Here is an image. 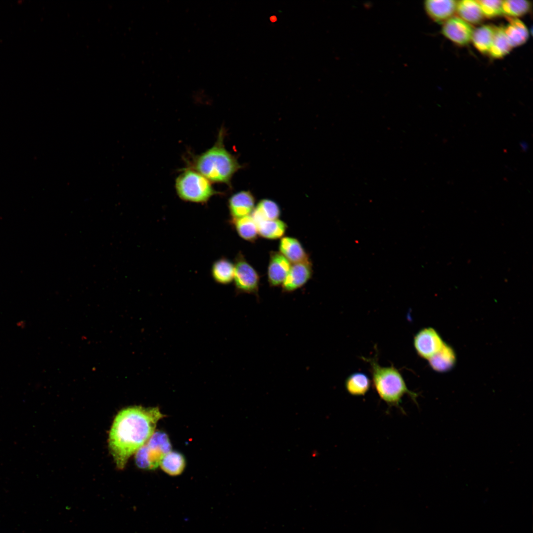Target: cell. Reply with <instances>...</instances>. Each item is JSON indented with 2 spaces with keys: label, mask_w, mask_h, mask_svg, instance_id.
Masks as SVG:
<instances>
[{
  "label": "cell",
  "mask_w": 533,
  "mask_h": 533,
  "mask_svg": "<svg viewBox=\"0 0 533 533\" xmlns=\"http://www.w3.org/2000/svg\"><path fill=\"white\" fill-rule=\"evenodd\" d=\"M163 416L158 407L132 406L118 413L108 439L109 450L118 469H123L130 457L147 442Z\"/></svg>",
  "instance_id": "obj_1"
},
{
  "label": "cell",
  "mask_w": 533,
  "mask_h": 533,
  "mask_svg": "<svg viewBox=\"0 0 533 533\" xmlns=\"http://www.w3.org/2000/svg\"><path fill=\"white\" fill-rule=\"evenodd\" d=\"M225 135V130L222 128L213 146L194 156L188 168L198 172L212 183L225 184L231 187L232 178L243 166L226 149Z\"/></svg>",
  "instance_id": "obj_2"
},
{
  "label": "cell",
  "mask_w": 533,
  "mask_h": 533,
  "mask_svg": "<svg viewBox=\"0 0 533 533\" xmlns=\"http://www.w3.org/2000/svg\"><path fill=\"white\" fill-rule=\"evenodd\" d=\"M362 358L370 364L372 383L376 391L388 406L397 407L402 411L401 404L405 395H408L418 404V394L408 388L402 374L397 368L393 366H381L375 358Z\"/></svg>",
  "instance_id": "obj_3"
},
{
  "label": "cell",
  "mask_w": 533,
  "mask_h": 533,
  "mask_svg": "<svg viewBox=\"0 0 533 533\" xmlns=\"http://www.w3.org/2000/svg\"><path fill=\"white\" fill-rule=\"evenodd\" d=\"M175 187L178 196L182 200L196 203H205L219 193L210 181L189 168L183 170L176 178Z\"/></svg>",
  "instance_id": "obj_4"
},
{
  "label": "cell",
  "mask_w": 533,
  "mask_h": 533,
  "mask_svg": "<svg viewBox=\"0 0 533 533\" xmlns=\"http://www.w3.org/2000/svg\"><path fill=\"white\" fill-rule=\"evenodd\" d=\"M171 450V445L167 435L162 431L155 432L135 453L136 464L141 469H154Z\"/></svg>",
  "instance_id": "obj_5"
},
{
  "label": "cell",
  "mask_w": 533,
  "mask_h": 533,
  "mask_svg": "<svg viewBox=\"0 0 533 533\" xmlns=\"http://www.w3.org/2000/svg\"><path fill=\"white\" fill-rule=\"evenodd\" d=\"M234 265L233 281L237 292L258 296L260 284L259 275L247 261L242 253L239 252L237 254Z\"/></svg>",
  "instance_id": "obj_6"
},
{
  "label": "cell",
  "mask_w": 533,
  "mask_h": 533,
  "mask_svg": "<svg viewBox=\"0 0 533 533\" xmlns=\"http://www.w3.org/2000/svg\"><path fill=\"white\" fill-rule=\"evenodd\" d=\"M444 342L439 333L433 328L419 330L414 336L413 345L418 355L429 360L442 348Z\"/></svg>",
  "instance_id": "obj_7"
},
{
  "label": "cell",
  "mask_w": 533,
  "mask_h": 533,
  "mask_svg": "<svg viewBox=\"0 0 533 533\" xmlns=\"http://www.w3.org/2000/svg\"><path fill=\"white\" fill-rule=\"evenodd\" d=\"M473 29L470 24L459 17H452L443 24L442 33L456 44L464 46L471 40Z\"/></svg>",
  "instance_id": "obj_8"
},
{
  "label": "cell",
  "mask_w": 533,
  "mask_h": 533,
  "mask_svg": "<svg viewBox=\"0 0 533 533\" xmlns=\"http://www.w3.org/2000/svg\"><path fill=\"white\" fill-rule=\"evenodd\" d=\"M312 272V265L309 260L294 264L282 284L283 292H292L302 287L311 278Z\"/></svg>",
  "instance_id": "obj_9"
},
{
  "label": "cell",
  "mask_w": 533,
  "mask_h": 533,
  "mask_svg": "<svg viewBox=\"0 0 533 533\" xmlns=\"http://www.w3.org/2000/svg\"><path fill=\"white\" fill-rule=\"evenodd\" d=\"M255 197L250 190H241L233 194L228 202L231 219L250 215L255 208Z\"/></svg>",
  "instance_id": "obj_10"
},
{
  "label": "cell",
  "mask_w": 533,
  "mask_h": 533,
  "mask_svg": "<svg viewBox=\"0 0 533 533\" xmlns=\"http://www.w3.org/2000/svg\"><path fill=\"white\" fill-rule=\"evenodd\" d=\"M291 266L290 262L280 252L271 251L267 268L269 284L272 287L282 284Z\"/></svg>",
  "instance_id": "obj_11"
},
{
  "label": "cell",
  "mask_w": 533,
  "mask_h": 533,
  "mask_svg": "<svg viewBox=\"0 0 533 533\" xmlns=\"http://www.w3.org/2000/svg\"><path fill=\"white\" fill-rule=\"evenodd\" d=\"M457 0H427L424 7L427 15L434 21L444 23L456 12Z\"/></svg>",
  "instance_id": "obj_12"
},
{
  "label": "cell",
  "mask_w": 533,
  "mask_h": 533,
  "mask_svg": "<svg viewBox=\"0 0 533 533\" xmlns=\"http://www.w3.org/2000/svg\"><path fill=\"white\" fill-rule=\"evenodd\" d=\"M279 250L290 262L294 264L309 260L308 255L301 243L294 237H282L279 242Z\"/></svg>",
  "instance_id": "obj_13"
},
{
  "label": "cell",
  "mask_w": 533,
  "mask_h": 533,
  "mask_svg": "<svg viewBox=\"0 0 533 533\" xmlns=\"http://www.w3.org/2000/svg\"><path fill=\"white\" fill-rule=\"evenodd\" d=\"M428 360L430 367L434 371L445 373L454 367L457 357L453 347L444 343L441 349Z\"/></svg>",
  "instance_id": "obj_14"
},
{
  "label": "cell",
  "mask_w": 533,
  "mask_h": 533,
  "mask_svg": "<svg viewBox=\"0 0 533 533\" xmlns=\"http://www.w3.org/2000/svg\"><path fill=\"white\" fill-rule=\"evenodd\" d=\"M508 20L504 31L510 45L513 48L523 44L529 37L527 27L518 18L508 17Z\"/></svg>",
  "instance_id": "obj_15"
},
{
  "label": "cell",
  "mask_w": 533,
  "mask_h": 533,
  "mask_svg": "<svg viewBox=\"0 0 533 533\" xmlns=\"http://www.w3.org/2000/svg\"><path fill=\"white\" fill-rule=\"evenodd\" d=\"M211 273L216 283L222 285L228 284L233 280L234 264L228 258L221 257L213 263Z\"/></svg>",
  "instance_id": "obj_16"
},
{
  "label": "cell",
  "mask_w": 533,
  "mask_h": 533,
  "mask_svg": "<svg viewBox=\"0 0 533 533\" xmlns=\"http://www.w3.org/2000/svg\"><path fill=\"white\" fill-rule=\"evenodd\" d=\"M456 12L460 18L469 24L480 23L484 17L477 0L457 1Z\"/></svg>",
  "instance_id": "obj_17"
},
{
  "label": "cell",
  "mask_w": 533,
  "mask_h": 533,
  "mask_svg": "<svg viewBox=\"0 0 533 533\" xmlns=\"http://www.w3.org/2000/svg\"><path fill=\"white\" fill-rule=\"evenodd\" d=\"M281 214L279 205L270 199L260 200L251 214L257 224L263 221L278 219Z\"/></svg>",
  "instance_id": "obj_18"
},
{
  "label": "cell",
  "mask_w": 533,
  "mask_h": 533,
  "mask_svg": "<svg viewBox=\"0 0 533 533\" xmlns=\"http://www.w3.org/2000/svg\"><path fill=\"white\" fill-rule=\"evenodd\" d=\"M372 381L364 373L357 372L349 375L344 381L347 392L354 396H364L371 387Z\"/></svg>",
  "instance_id": "obj_19"
},
{
  "label": "cell",
  "mask_w": 533,
  "mask_h": 533,
  "mask_svg": "<svg viewBox=\"0 0 533 533\" xmlns=\"http://www.w3.org/2000/svg\"><path fill=\"white\" fill-rule=\"evenodd\" d=\"M495 31V27L484 25L478 27L472 34L471 40L474 47L481 53H489Z\"/></svg>",
  "instance_id": "obj_20"
},
{
  "label": "cell",
  "mask_w": 533,
  "mask_h": 533,
  "mask_svg": "<svg viewBox=\"0 0 533 533\" xmlns=\"http://www.w3.org/2000/svg\"><path fill=\"white\" fill-rule=\"evenodd\" d=\"M230 222L241 238L251 242L257 239L259 234L257 224L251 215L231 219Z\"/></svg>",
  "instance_id": "obj_21"
},
{
  "label": "cell",
  "mask_w": 533,
  "mask_h": 533,
  "mask_svg": "<svg viewBox=\"0 0 533 533\" xmlns=\"http://www.w3.org/2000/svg\"><path fill=\"white\" fill-rule=\"evenodd\" d=\"M256 224L259 235L268 239L281 238L287 228L286 224L279 219L263 221Z\"/></svg>",
  "instance_id": "obj_22"
},
{
  "label": "cell",
  "mask_w": 533,
  "mask_h": 533,
  "mask_svg": "<svg viewBox=\"0 0 533 533\" xmlns=\"http://www.w3.org/2000/svg\"><path fill=\"white\" fill-rule=\"evenodd\" d=\"M504 31V27H495V31L489 53L495 59H500L509 53L512 49Z\"/></svg>",
  "instance_id": "obj_23"
},
{
  "label": "cell",
  "mask_w": 533,
  "mask_h": 533,
  "mask_svg": "<svg viewBox=\"0 0 533 533\" xmlns=\"http://www.w3.org/2000/svg\"><path fill=\"white\" fill-rule=\"evenodd\" d=\"M162 469L172 476L180 474L185 467V460L182 455L171 451L162 459L160 464Z\"/></svg>",
  "instance_id": "obj_24"
},
{
  "label": "cell",
  "mask_w": 533,
  "mask_h": 533,
  "mask_svg": "<svg viewBox=\"0 0 533 533\" xmlns=\"http://www.w3.org/2000/svg\"><path fill=\"white\" fill-rule=\"evenodd\" d=\"M531 3L524 0H505L502 2V14L510 18L522 16L527 13Z\"/></svg>",
  "instance_id": "obj_25"
},
{
  "label": "cell",
  "mask_w": 533,
  "mask_h": 533,
  "mask_svg": "<svg viewBox=\"0 0 533 533\" xmlns=\"http://www.w3.org/2000/svg\"><path fill=\"white\" fill-rule=\"evenodd\" d=\"M484 17L492 18L502 14V2L499 0H477Z\"/></svg>",
  "instance_id": "obj_26"
}]
</instances>
